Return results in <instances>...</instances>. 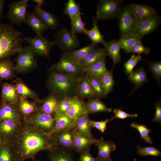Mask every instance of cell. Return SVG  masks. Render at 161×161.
Returning <instances> with one entry per match:
<instances>
[{
  "label": "cell",
  "instance_id": "6da1fadb",
  "mask_svg": "<svg viewBox=\"0 0 161 161\" xmlns=\"http://www.w3.org/2000/svg\"><path fill=\"white\" fill-rule=\"evenodd\" d=\"M9 143L16 161L34 159L38 152L59 146L52 135L39 130L24 120L19 131Z\"/></svg>",
  "mask_w": 161,
  "mask_h": 161
},
{
  "label": "cell",
  "instance_id": "7a4b0ae2",
  "mask_svg": "<svg viewBox=\"0 0 161 161\" xmlns=\"http://www.w3.org/2000/svg\"><path fill=\"white\" fill-rule=\"evenodd\" d=\"M22 36L11 25L0 22V60L18 53L24 41Z\"/></svg>",
  "mask_w": 161,
  "mask_h": 161
},
{
  "label": "cell",
  "instance_id": "3957f363",
  "mask_svg": "<svg viewBox=\"0 0 161 161\" xmlns=\"http://www.w3.org/2000/svg\"><path fill=\"white\" fill-rule=\"evenodd\" d=\"M51 70L47 82L51 93L56 95L60 99L76 96L77 87L80 79Z\"/></svg>",
  "mask_w": 161,
  "mask_h": 161
},
{
  "label": "cell",
  "instance_id": "277c9868",
  "mask_svg": "<svg viewBox=\"0 0 161 161\" xmlns=\"http://www.w3.org/2000/svg\"><path fill=\"white\" fill-rule=\"evenodd\" d=\"M51 69L77 79L85 74V70L80 64L64 53L59 60L51 66Z\"/></svg>",
  "mask_w": 161,
  "mask_h": 161
},
{
  "label": "cell",
  "instance_id": "5b68a950",
  "mask_svg": "<svg viewBox=\"0 0 161 161\" xmlns=\"http://www.w3.org/2000/svg\"><path fill=\"white\" fill-rule=\"evenodd\" d=\"M55 45L64 52L68 54L77 49L80 42L76 34L65 26H60L54 35Z\"/></svg>",
  "mask_w": 161,
  "mask_h": 161
},
{
  "label": "cell",
  "instance_id": "8992f818",
  "mask_svg": "<svg viewBox=\"0 0 161 161\" xmlns=\"http://www.w3.org/2000/svg\"><path fill=\"white\" fill-rule=\"evenodd\" d=\"M15 60L16 62L14 71L23 72L32 70L37 66V61L34 58L36 53L32 46H22Z\"/></svg>",
  "mask_w": 161,
  "mask_h": 161
},
{
  "label": "cell",
  "instance_id": "52a82bcc",
  "mask_svg": "<svg viewBox=\"0 0 161 161\" xmlns=\"http://www.w3.org/2000/svg\"><path fill=\"white\" fill-rule=\"evenodd\" d=\"M121 0H100L98 4L95 18L106 20L119 17L122 10Z\"/></svg>",
  "mask_w": 161,
  "mask_h": 161
},
{
  "label": "cell",
  "instance_id": "ba28073f",
  "mask_svg": "<svg viewBox=\"0 0 161 161\" xmlns=\"http://www.w3.org/2000/svg\"><path fill=\"white\" fill-rule=\"evenodd\" d=\"M118 18L121 37L133 34L138 23L134 13L129 5L122 9Z\"/></svg>",
  "mask_w": 161,
  "mask_h": 161
},
{
  "label": "cell",
  "instance_id": "9c48e42d",
  "mask_svg": "<svg viewBox=\"0 0 161 161\" xmlns=\"http://www.w3.org/2000/svg\"><path fill=\"white\" fill-rule=\"evenodd\" d=\"M28 1H16L8 4L9 9L7 17L12 24L20 26L25 22L27 13V11L29 6Z\"/></svg>",
  "mask_w": 161,
  "mask_h": 161
},
{
  "label": "cell",
  "instance_id": "30bf717a",
  "mask_svg": "<svg viewBox=\"0 0 161 161\" xmlns=\"http://www.w3.org/2000/svg\"><path fill=\"white\" fill-rule=\"evenodd\" d=\"M24 121L47 133L53 129L55 124L53 116L41 112L38 110L24 119Z\"/></svg>",
  "mask_w": 161,
  "mask_h": 161
},
{
  "label": "cell",
  "instance_id": "8fae6325",
  "mask_svg": "<svg viewBox=\"0 0 161 161\" xmlns=\"http://www.w3.org/2000/svg\"><path fill=\"white\" fill-rule=\"evenodd\" d=\"M23 36V41L28 42L36 54L41 56L49 57L50 51L55 45L54 41H51L42 35H36L33 38L30 36L27 37Z\"/></svg>",
  "mask_w": 161,
  "mask_h": 161
},
{
  "label": "cell",
  "instance_id": "7c38bea8",
  "mask_svg": "<svg viewBox=\"0 0 161 161\" xmlns=\"http://www.w3.org/2000/svg\"><path fill=\"white\" fill-rule=\"evenodd\" d=\"M22 122L9 119L0 120V135L5 142H9L14 138L19 131Z\"/></svg>",
  "mask_w": 161,
  "mask_h": 161
},
{
  "label": "cell",
  "instance_id": "4fadbf2b",
  "mask_svg": "<svg viewBox=\"0 0 161 161\" xmlns=\"http://www.w3.org/2000/svg\"><path fill=\"white\" fill-rule=\"evenodd\" d=\"M94 144L98 149L97 157L99 161H114L110 156L111 153L115 150L116 146L112 141H106L103 137L96 139Z\"/></svg>",
  "mask_w": 161,
  "mask_h": 161
},
{
  "label": "cell",
  "instance_id": "5bb4252c",
  "mask_svg": "<svg viewBox=\"0 0 161 161\" xmlns=\"http://www.w3.org/2000/svg\"><path fill=\"white\" fill-rule=\"evenodd\" d=\"M9 119L22 122L24 117L19 111L17 105L10 103L1 102L0 104V120Z\"/></svg>",
  "mask_w": 161,
  "mask_h": 161
},
{
  "label": "cell",
  "instance_id": "9a60e30c",
  "mask_svg": "<svg viewBox=\"0 0 161 161\" xmlns=\"http://www.w3.org/2000/svg\"><path fill=\"white\" fill-rule=\"evenodd\" d=\"M129 5L134 13L138 24L157 15L156 10L148 5L135 3Z\"/></svg>",
  "mask_w": 161,
  "mask_h": 161
},
{
  "label": "cell",
  "instance_id": "2e32d148",
  "mask_svg": "<svg viewBox=\"0 0 161 161\" xmlns=\"http://www.w3.org/2000/svg\"><path fill=\"white\" fill-rule=\"evenodd\" d=\"M160 18L156 15L139 24L133 34L137 35L142 38L145 35L153 32L159 26Z\"/></svg>",
  "mask_w": 161,
  "mask_h": 161
},
{
  "label": "cell",
  "instance_id": "e0dca14e",
  "mask_svg": "<svg viewBox=\"0 0 161 161\" xmlns=\"http://www.w3.org/2000/svg\"><path fill=\"white\" fill-rule=\"evenodd\" d=\"M55 124L53 129L47 134L52 135L60 131L73 128L75 122L66 113L57 111L54 114Z\"/></svg>",
  "mask_w": 161,
  "mask_h": 161
},
{
  "label": "cell",
  "instance_id": "ac0fdd59",
  "mask_svg": "<svg viewBox=\"0 0 161 161\" xmlns=\"http://www.w3.org/2000/svg\"><path fill=\"white\" fill-rule=\"evenodd\" d=\"M52 135L58 146L69 151L73 149L74 133L72 129L62 130Z\"/></svg>",
  "mask_w": 161,
  "mask_h": 161
},
{
  "label": "cell",
  "instance_id": "d6986e66",
  "mask_svg": "<svg viewBox=\"0 0 161 161\" xmlns=\"http://www.w3.org/2000/svg\"><path fill=\"white\" fill-rule=\"evenodd\" d=\"M85 103L83 99L77 96L73 97L71 106L66 114L75 122L82 116L89 114L86 108Z\"/></svg>",
  "mask_w": 161,
  "mask_h": 161
},
{
  "label": "cell",
  "instance_id": "ffe728a7",
  "mask_svg": "<svg viewBox=\"0 0 161 161\" xmlns=\"http://www.w3.org/2000/svg\"><path fill=\"white\" fill-rule=\"evenodd\" d=\"M33 11L41 21L48 28L52 30L57 28L58 21L56 16L53 13L47 12L40 7L35 5Z\"/></svg>",
  "mask_w": 161,
  "mask_h": 161
},
{
  "label": "cell",
  "instance_id": "44dd1931",
  "mask_svg": "<svg viewBox=\"0 0 161 161\" xmlns=\"http://www.w3.org/2000/svg\"><path fill=\"white\" fill-rule=\"evenodd\" d=\"M107 55V52L105 48H101L95 45L88 56L80 64L86 71Z\"/></svg>",
  "mask_w": 161,
  "mask_h": 161
},
{
  "label": "cell",
  "instance_id": "7402d4cb",
  "mask_svg": "<svg viewBox=\"0 0 161 161\" xmlns=\"http://www.w3.org/2000/svg\"><path fill=\"white\" fill-rule=\"evenodd\" d=\"M74 133L73 149L80 154L89 150L90 146L94 144L96 139L74 131Z\"/></svg>",
  "mask_w": 161,
  "mask_h": 161
},
{
  "label": "cell",
  "instance_id": "603a6c76",
  "mask_svg": "<svg viewBox=\"0 0 161 161\" xmlns=\"http://www.w3.org/2000/svg\"><path fill=\"white\" fill-rule=\"evenodd\" d=\"M60 100L56 95L51 93L39 107L38 111L53 116L58 110Z\"/></svg>",
  "mask_w": 161,
  "mask_h": 161
},
{
  "label": "cell",
  "instance_id": "cb8c5ba5",
  "mask_svg": "<svg viewBox=\"0 0 161 161\" xmlns=\"http://www.w3.org/2000/svg\"><path fill=\"white\" fill-rule=\"evenodd\" d=\"M1 102L10 103L17 105L19 96L15 85L6 82L2 86L1 94Z\"/></svg>",
  "mask_w": 161,
  "mask_h": 161
},
{
  "label": "cell",
  "instance_id": "d4e9b609",
  "mask_svg": "<svg viewBox=\"0 0 161 161\" xmlns=\"http://www.w3.org/2000/svg\"><path fill=\"white\" fill-rule=\"evenodd\" d=\"M14 82L19 97L27 100L30 98L39 103H43L44 100L41 99L37 93L29 88L21 79L17 78Z\"/></svg>",
  "mask_w": 161,
  "mask_h": 161
},
{
  "label": "cell",
  "instance_id": "484cf974",
  "mask_svg": "<svg viewBox=\"0 0 161 161\" xmlns=\"http://www.w3.org/2000/svg\"><path fill=\"white\" fill-rule=\"evenodd\" d=\"M76 96L82 99L95 97L94 92L86 74L79 80L77 89Z\"/></svg>",
  "mask_w": 161,
  "mask_h": 161
},
{
  "label": "cell",
  "instance_id": "4316f807",
  "mask_svg": "<svg viewBox=\"0 0 161 161\" xmlns=\"http://www.w3.org/2000/svg\"><path fill=\"white\" fill-rule=\"evenodd\" d=\"M25 22L37 35H42L45 31L48 29V28L41 21L33 11L27 13Z\"/></svg>",
  "mask_w": 161,
  "mask_h": 161
},
{
  "label": "cell",
  "instance_id": "83f0119b",
  "mask_svg": "<svg viewBox=\"0 0 161 161\" xmlns=\"http://www.w3.org/2000/svg\"><path fill=\"white\" fill-rule=\"evenodd\" d=\"M37 102L33 101L30 102L21 97H19L17 105L18 109L23 115L24 119L38 110L39 106Z\"/></svg>",
  "mask_w": 161,
  "mask_h": 161
},
{
  "label": "cell",
  "instance_id": "f1b7e54d",
  "mask_svg": "<svg viewBox=\"0 0 161 161\" xmlns=\"http://www.w3.org/2000/svg\"><path fill=\"white\" fill-rule=\"evenodd\" d=\"M103 45L107 52L108 55L113 61V69L116 64L121 62L120 47L115 39L109 41H106Z\"/></svg>",
  "mask_w": 161,
  "mask_h": 161
},
{
  "label": "cell",
  "instance_id": "f546056e",
  "mask_svg": "<svg viewBox=\"0 0 161 161\" xmlns=\"http://www.w3.org/2000/svg\"><path fill=\"white\" fill-rule=\"evenodd\" d=\"M89 114L85 115L78 119L72 129L74 131L94 138L91 132L92 128L90 124L91 120Z\"/></svg>",
  "mask_w": 161,
  "mask_h": 161
},
{
  "label": "cell",
  "instance_id": "4dcf8cb0",
  "mask_svg": "<svg viewBox=\"0 0 161 161\" xmlns=\"http://www.w3.org/2000/svg\"><path fill=\"white\" fill-rule=\"evenodd\" d=\"M128 79L135 85L132 93L148 81L146 72L143 66L133 71L129 75Z\"/></svg>",
  "mask_w": 161,
  "mask_h": 161
},
{
  "label": "cell",
  "instance_id": "1f68e13d",
  "mask_svg": "<svg viewBox=\"0 0 161 161\" xmlns=\"http://www.w3.org/2000/svg\"><path fill=\"white\" fill-rule=\"evenodd\" d=\"M48 157L50 161H75L69 150L58 146L49 151Z\"/></svg>",
  "mask_w": 161,
  "mask_h": 161
},
{
  "label": "cell",
  "instance_id": "d6a6232c",
  "mask_svg": "<svg viewBox=\"0 0 161 161\" xmlns=\"http://www.w3.org/2000/svg\"><path fill=\"white\" fill-rule=\"evenodd\" d=\"M14 66L10 57L0 60V82L3 80H8L13 77Z\"/></svg>",
  "mask_w": 161,
  "mask_h": 161
},
{
  "label": "cell",
  "instance_id": "836d02e7",
  "mask_svg": "<svg viewBox=\"0 0 161 161\" xmlns=\"http://www.w3.org/2000/svg\"><path fill=\"white\" fill-rule=\"evenodd\" d=\"M85 106L89 114L102 112H110L112 111V109L107 107L100 99L95 97L89 99L85 103Z\"/></svg>",
  "mask_w": 161,
  "mask_h": 161
},
{
  "label": "cell",
  "instance_id": "e575fe53",
  "mask_svg": "<svg viewBox=\"0 0 161 161\" xmlns=\"http://www.w3.org/2000/svg\"><path fill=\"white\" fill-rule=\"evenodd\" d=\"M142 39L137 35L132 34L120 37L117 42L121 49L127 53H130L135 45L141 41Z\"/></svg>",
  "mask_w": 161,
  "mask_h": 161
},
{
  "label": "cell",
  "instance_id": "d590c367",
  "mask_svg": "<svg viewBox=\"0 0 161 161\" xmlns=\"http://www.w3.org/2000/svg\"><path fill=\"white\" fill-rule=\"evenodd\" d=\"M97 21V20L93 17L92 28L89 30H86L84 33L88 36L92 41V43L95 45H97L99 43L103 45L106 41L104 39V36L99 30Z\"/></svg>",
  "mask_w": 161,
  "mask_h": 161
},
{
  "label": "cell",
  "instance_id": "8d00e7d4",
  "mask_svg": "<svg viewBox=\"0 0 161 161\" xmlns=\"http://www.w3.org/2000/svg\"><path fill=\"white\" fill-rule=\"evenodd\" d=\"M108 71L106 66V57H105L86 70L85 74L99 79Z\"/></svg>",
  "mask_w": 161,
  "mask_h": 161
},
{
  "label": "cell",
  "instance_id": "74e56055",
  "mask_svg": "<svg viewBox=\"0 0 161 161\" xmlns=\"http://www.w3.org/2000/svg\"><path fill=\"white\" fill-rule=\"evenodd\" d=\"M95 46L92 43L86 46L79 49H76L67 54L75 60L80 63L88 56Z\"/></svg>",
  "mask_w": 161,
  "mask_h": 161
},
{
  "label": "cell",
  "instance_id": "f35d334b",
  "mask_svg": "<svg viewBox=\"0 0 161 161\" xmlns=\"http://www.w3.org/2000/svg\"><path fill=\"white\" fill-rule=\"evenodd\" d=\"M112 71V70H108L99 79L106 95L112 91L114 85Z\"/></svg>",
  "mask_w": 161,
  "mask_h": 161
},
{
  "label": "cell",
  "instance_id": "ab89813d",
  "mask_svg": "<svg viewBox=\"0 0 161 161\" xmlns=\"http://www.w3.org/2000/svg\"><path fill=\"white\" fill-rule=\"evenodd\" d=\"M65 8L64 10V13L67 15L71 21L78 14L80 13V4L76 3L74 0H69L65 4Z\"/></svg>",
  "mask_w": 161,
  "mask_h": 161
},
{
  "label": "cell",
  "instance_id": "60d3db41",
  "mask_svg": "<svg viewBox=\"0 0 161 161\" xmlns=\"http://www.w3.org/2000/svg\"><path fill=\"white\" fill-rule=\"evenodd\" d=\"M82 14L81 12L79 13L71 21V30L76 35L84 33L86 30L85 27L86 23H84L81 19Z\"/></svg>",
  "mask_w": 161,
  "mask_h": 161
},
{
  "label": "cell",
  "instance_id": "b9f144b4",
  "mask_svg": "<svg viewBox=\"0 0 161 161\" xmlns=\"http://www.w3.org/2000/svg\"><path fill=\"white\" fill-rule=\"evenodd\" d=\"M86 75L94 92L95 94V98L99 99L104 98L106 95L103 91L99 79Z\"/></svg>",
  "mask_w": 161,
  "mask_h": 161
},
{
  "label": "cell",
  "instance_id": "7bdbcfd3",
  "mask_svg": "<svg viewBox=\"0 0 161 161\" xmlns=\"http://www.w3.org/2000/svg\"><path fill=\"white\" fill-rule=\"evenodd\" d=\"M130 126L138 131L141 139H143L146 143L149 144H152L153 143L152 140L149 135V134L151 131V129L147 128L144 125L139 124L136 122L132 123L131 124Z\"/></svg>",
  "mask_w": 161,
  "mask_h": 161
},
{
  "label": "cell",
  "instance_id": "ee69618b",
  "mask_svg": "<svg viewBox=\"0 0 161 161\" xmlns=\"http://www.w3.org/2000/svg\"><path fill=\"white\" fill-rule=\"evenodd\" d=\"M0 161H16L9 143L5 142L0 149Z\"/></svg>",
  "mask_w": 161,
  "mask_h": 161
},
{
  "label": "cell",
  "instance_id": "f6af8a7d",
  "mask_svg": "<svg viewBox=\"0 0 161 161\" xmlns=\"http://www.w3.org/2000/svg\"><path fill=\"white\" fill-rule=\"evenodd\" d=\"M142 56L138 55L136 56L135 54H133L129 59L124 63L125 73L128 75L130 74L133 71V69L137 63L142 59Z\"/></svg>",
  "mask_w": 161,
  "mask_h": 161
},
{
  "label": "cell",
  "instance_id": "bcb514c9",
  "mask_svg": "<svg viewBox=\"0 0 161 161\" xmlns=\"http://www.w3.org/2000/svg\"><path fill=\"white\" fill-rule=\"evenodd\" d=\"M137 153L140 156H151L158 157L161 154V152L160 150L153 147L141 148L137 146Z\"/></svg>",
  "mask_w": 161,
  "mask_h": 161
},
{
  "label": "cell",
  "instance_id": "7dc6e473",
  "mask_svg": "<svg viewBox=\"0 0 161 161\" xmlns=\"http://www.w3.org/2000/svg\"><path fill=\"white\" fill-rule=\"evenodd\" d=\"M150 71L159 84L161 79V62L160 61L148 62Z\"/></svg>",
  "mask_w": 161,
  "mask_h": 161
},
{
  "label": "cell",
  "instance_id": "c3c4849f",
  "mask_svg": "<svg viewBox=\"0 0 161 161\" xmlns=\"http://www.w3.org/2000/svg\"><path fill=\"white\" fill-rule=\"evenodd\" d=\"M73 98L66 97L60 99L57 111L66 113L71 106Z\"/></svg>",
  "mask_w": 161,
  "mask_h": 161
},
{
  "label": "cell",
  "instance_id": "681fc988",
  "mask_svg": "<svg viewBox=\"0 0 161 161\" xmlns=\"http://www.w3.org/2000/svg\"><path fill=\"white\" fill-rule=\"evenodd\" d=\"M113 112L114 116L110 118L111 120L116 118L122 120H124L128 117L134 118L138 116L137 114H131L126 113L123 111L121 108L114 109Z\"/></svg>",
  "mask_w": 161,
  "mask_h": 161
},
{
  "label": "cell",
  "instance_id": "f907efd6",
  "mask_svg": "<svg viewBox=\"0 0 161 161\" xmlns=\"http://www.w3.org/2000/svg\"><path fill=\"white\" fill-rule=\"evenodd\" d=\"M111 120L110 118L100 121L91 120L90 124L92 128H95L101 132L104 133L107 129V123Z\"/></svg>",
  "mask_w": 161,
  "mask_h": 161
},
{
  "label": "cell",
  "instance_id": "816d5d0a",
  "mask_svg": "<svg viewBox=\"0 0 161 161\" xmlns=\"http://www.w3.org/2000/svg\"><path fill=\"white\" fill-rule=\"evenodd\" d=\"M150 52V48L144 46L141 41L137 43L135 45L131 53H133L134 54L137 53L138 54V55H140L142 53L148 54Z\"/></svg>",
  "mask_w": 161,
  "mask_h": 161
},
{
  "label": "cell",
  "instance_id": "f5cc1de1",
  "mask_svg": "<svg viewBox=\"0 0 161 161\" xmlns=\"http://www.w3.org/2000/svg\"><path fill=\"white\" fill-rule=\"evenodd\" d=\"M155 107V113L153 121L154 122H161V102L160 100L154 104Z\"/></svg>",
  "mask_w": 161,
  "mask_h": 161
},
{
  "label": "cell",
  "instance_id": "db71d44e",
  "mask_svg": "<svg viewBox=\"0 0 161 161\" xmlns=\"http://www.w3.org/2000/svg\"><path fill=\"white\" fill-rule=\"evenodd\" d=\"M78 161H99L97 158H95L91 155L90 150L80 154Z\"/></svg>",
  "mask_w": 161,
  "mask_h": 161
},
{
  "label": "cell",
  "instance_id": "11a10c76",
  "mask_svg": "<svg viewBox=\"0 0 161 161\" xmlns=\"http://www.w3.org/2000/svg\"><path fill=\"white\" fill-rule=\"evenodd\" d=\"M5 2L4 0H0V20L4 18L2 14Z\"/></svg>",
  "mask_w": 161,
  "mask_h": 161
},
{
  "label": "cell",
  "instance_id": "9f6ffc18",
  "mask_svg": "<svg viewBox=\"0 0 161 161\" xmlns=\"http://www.w3.org/2000/svg\"><path fill=\"white\" fill-rule=\"evenodd\" d=\"M32 1H33L37 4L36 6L40 7H41L43 5L46 3L45 1L44 0H32Z\"/></svg>",
  "mask_w": 161,
  "mask_h": 161
},
{
  "label": "cell",
  "instance_id": "6f0895ef",
  "mask_svg": "<svg viewBox=\"0 0 161 161\" xmlns=\"http://www.w3.org/2000/svg\"><path fill=\"white\" fill-rule=\"evenodd\" d=\"M5 143L4 139L0 135V149L4 146Z\"/></svg>",
  "mask_w": 161,
  "mask_h": 161
},
{
  "label": "cell",
  "instance_id": "680465c9",
  "mask_svg": "<svg viewBox=\"0 0 161 161\" xmlns=\"http://www.w3.org/2000/svg\"><path fill=\"white\" fill-rule=\"evenodd\" d=\"M32 161H44L41 160H36L34 159Z\"/></svg>",
  "mask_w": 161,
  "mask_h": 161
}]
</instances>
